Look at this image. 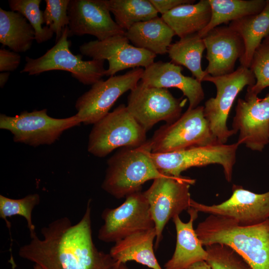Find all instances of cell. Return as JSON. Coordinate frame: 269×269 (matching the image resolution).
<instances>
[{
	"instance_id": "37",
	"label": "cell",
	"mask_w": 269,
	"mask_h": 269,
	"mask_svg": "<svg viewBox=\"0 0 269 269\" xmlns=\"http://www.w3.org/2000/svg\"><path fill=\"white\" fill-rule=\"evenodd\" d=\"M9 76V72H3L0 73V86L1 88H3Z\"/></svg>"
},
{
	"instance_id": "34",
	"label": "cell",
	"mask_w": 269,
	"mask_h": 269,
	"mask_svg": "<svg viewBox=\"0 0 269 269\" xmlns=\"http://www.w3.org/2000/svg\"><path fill=\"white\" fill-rule=\"evenodd\" d=\"M21 57L15 52L2 48L0 49V71L9 72L16 70L20 63Z\"/></svg>"
},
{
	"instance_id": "3",
	"label": "cell",
	"mask_w": 269,
	"mask_h": 269,
	"mask_svg": "<svg viewBox=\"0 0 269 269\" xmlns=\"http://www.w3.org/2000/svg\"><path fill=\"white\" fill-rule=\"evenodd\" d=\"M147 140L137 147H124L107 161L102 188L120 199L141 191L146 181L165 175L156 168L150 156Z\"/></svg>"
},
{
	"instance_id": "8",
	"label": "cell",
	"mask_w": 269,
	"mask_h": 269,
	"mask_svg": "<svg viewBox=\"0 0 269 269\" xmlns=\"http://www.w3.org/2000/svg\"><path fill=\"white\" fill-rule=\"evenodd\" d=\"M239 145L237 142L229 144L217 143L168 153L150 152V156L157 170L165 175L179 177L190 168L217 164L222 166L225 178L230 182Z\"/></svg>"
},
{
	"instance_id": "21",
	"label": "cell",
	"mask_w": 269,
	"mask_h": 269,
	"mask_svg": "<svg viewBox=\"0 0 269 269\" xmlns=\"http://www.w3.org/2000/svg\"><path fill=\"white\" fill-rule=\"evenodd\" d=\"M155 228L131 235L115 243L109 254L117 266L134 261L151 269H163L154 253Z\"/></svg>"
},
{
	"instance_id": "36",
	"label": "cell",
	"mask_w": 269,
	"mask_h": 269,
	"mask_svg": "<svg viewBox=\"0 0 269 269\" xmlns=\"http://www.w3.org/2000/svg\"><path fill=\"white\" fill-rule=\"evenodd\" d=\"M185 269H212L206 261H200L193 263Z\"/></svg>"
},
{
	"instance_id": "7",
	"label": "cell",
	"mask_w": 269,
	"mask_h": 269,
	"mask_svg": "<svg viewBox=\"0 0 269 269\" xmlns=\"http://www.w3.org/2000/svg\"><path fill=\"white\" fill-rule=\"evenodd\" d=\"M203 81L211 82L216 87V96L205 103L204 114L218 141L225 144L230 137L236 134L227 126L233 103L245 87H251L255 84V77L250 68L240 66L229 74L219 76L207 74Z\"/></svg>"
},
{
	"instance_id": "23",
	"label": "cell",
	"mask_w": 269,
	"mask_h": 269,
	"mask_svg": "<svg viewBox=\"0 0 269 269\" xmlns=\"http://www.w3.org/2000/svg\"><path fill=\"white\" fill-rule=\"evenodd\" d=\"M211 17L208 0L180 5L161 16L180 38L200 32L208 25Z\"/></svg>"
},
{
	"instance_id": "12",
	"label": "cell",
	"mask_w": 269,
	"mask_h": 269,
	"mask_svg": "<svg viewBox=\"0 0 269 269\" xmlns=\"http://www.w3.org/2000/svg\"><path fill=\"white\" fill-rule=\"evenodd\" d=\"M103 225L98 239L105 243H116L134 233L155 228L148 202L139 191L129 195L115 208H106L102 213Z\"/></svg>"
},
{
	"instance_id": "22",
	"label": "cell",
	"mask_w": 269,
	"mask_h": 269,
	"mask_svg": "<svg viewBox=\"0 0 269 269\" xmlns=\"http://www.w3.org/2000/svg\"><path fill=\"white\" fill-rule=\"evenodd\" d=\"M125 36L135 47L156 55L165 54L175 35L173 30L158 16L134 24Z\"/></svg>"
},
{
	"instance_id": "1",
	"label": "cell",
	"mask_w": 269,
	"mask_h": 269,
	"mask_svg": "<svg viewBox=\"0 0 269 269\" xmlns=\"http://www.w3.org/2000/svg\"><path fill=\"white\" fill-rule=\"evenodd\" d=\"M91 200L75 224L64 217L41 229L21 246L18 255L42 269H120L109 253L99 251L92 238Z\"/></svg>"
},
{
	"instance_id": "26",
	"label": "cell",
	"mask_w": 269,
	"mask_h": 269,
	"mask_svg": "<svg viewBox=\"0 0 269 269\" xmlns=\"http://www.w3.org/2000/svg\"><path fill=\"white\" fill-rule=\"evenodd\" d=\"M265 0H208L211 17L208 25L198 34L203 37L212 29L243 17L259 13L265 7Z\"/></svg>"
},
{
	"instance_id": "27",
	"label": "cell",
	"mask_w": 269,
	"mask_h": 269,
	"mask_svg": "<svg viewBox=\"0 0 269 269\" xmlns=\"http://www.w3.org/2000/svg\"><path fill=\"white\" fill-rule=\"evenodd\" d=\"M205 49L203 38L194 33L171 44L167 53L172 63L185 66L195 78L202 82L208 74L201 68V59Z\"/></svg>"
},
{
	"instance_id": "16",
	"label": "cell",
	"mask_w": 269,
	"mask_h": 269,
	"mask_svg": "<svg viewBox=\"0 0 269 269\" xmlns=\"http://www.w3.org/2000/svg\"><path fill=\"white\" fill-rule=\"evenodd\" d=\"M232 194L219 204L207 205L192 199L190 207L198 212L222 216L241 226H251L269 218V191L256 193L234 184Z\"/></svg>"
},
{
	"instance_id": "33",
	"label": "cell",
	"mask_w": 269,
	"mask_h": 269,
	"mask_svg": "<svg viewBox=\"0 0 269 269\" xmlns=\"http://www.w3.org/2000/svg\"><path fill=\"white\" fill-rule=\"evenodd\" d=\"M43 18L46 26L56 35V42L60 38L63 30L69 22L68 8L70 0H45Z\"/></svg>"
},
{
	"instance_id": "24",
	"label": "cell",
	"mask_w": 269,
	"mask_h": 269,
	"mask_svg": "<svg viewBox=\"0 0 269 269\" xmlns=\"http://www.w3.org/2000/svg\"><path fill=\"white\" fill-rule=\"evenodd\" d=\"M228 26L241 37L244 52L241 66L249 68L255 51L269 34V0L259 13L231 21Z\"/></svg>"
},
{
	"instance_id": "30",
	"label": "cell",
	"mask_w": 269,
	"mask_h": 269,
	"mask_svg": "<svg viewBox=\"0 0 269 269\" xmlns=\"http://www.w3.org/2000/svg\"><path fill=\"white\" fill-rule=\"evenodd\" d=\"M41 0H9L8 4L11 10L23 15L35 31V40L41 43L50 39L54 32L44 23L43 11L40 9Z\"/></svg>"
},
{
	"instance_id": "25",
	"label": "cell",
	"mask_w": 269,
	"mask_h": 269,
	"mask_svg": "<svg viewBox=\"0 0 269 269\" xmlns=\"http://www.w3.org/2000/svg\"><path fill=\"white\" fill-rule=\"evenodd\" d=\"M35 31L21 13L0 8V42L12 51L25 52L35 40Z\"/></svg>"
},
{
	"instance_id": "11",
	"label": "cell",
	"mask_w": 269,
	"mask_h": 269,
	"mask_svg": "<svg viewBox=\"0 0 269 269\" xmlns=\"http://www.w3.org/2000/svg\"><path fill=\"white\" fill-rule=\"evenodd\" d=\"M144 69H132L123 75L102 79L79 97L75 103V114L84 125L95 124L109 113L117 100L134 89L140 81Z\"/></svg>"
},
{
	"instance_id": "10",
	"label": "cell",
	"mask_w": 269,
	"mask_h": 269,
	"mask_svg": "<svg viewBox=\"0 0 269 269\" xmlns=\"http://www.w3.org/2000/svg\"><path fill=\"white\" fill-rule=\"evenodd\" d=\"M195 181L194 179L182 175H164L154 179L149 188L143 192L155 225V249L163 238L164 228L169 220L190 208L192 199L189 189Z\"/></svg>"
},
{
	"instance_id": "4",
	"label": "cell",
	"mask_w": 269,
	"mask_h": 269,
	"mask_svg": "<svg viewBox=\"0 0 269 269\" xmlns=\"http://www.w3.org/2000/svg\"><path fill=\"white\" fill-rule=\"evenodd\" d=\"M147 141L154 153L220 143L204 116V106L187 109L176 121L160 127Z\"/></svg>"
},
{
	"instance_id": "15",
	"label": "cell",
	"mask_w": 269,
	"mask_h": 269,
	"mask_svg": "<svg viewBox=\"0 0 269 269\" xmlns=\"http://www.w3.org/2000/svg\"><path fill=\"white\" fill-rule=\"evenodd\" d=\"M82 55L96 60H107L108 68L105 76H114L129 68H146L154 62L156 55L130 44L124 34L117 35L103 40L85 42L79 47Z\"/></svg>"
},
{
	"instance_id": "13",
	"label": "cell",
	"mask_w": 269,
	"mask_h": 269,
	"mask_svg": "<svg viewBox=\"0 0 269 269\" xmlns=\"http://www.w3.org/2000/svg\"><path fill=\"white\" fill-rule=\"evenodd\" d=\"M183 102L166 88L147 86L140 81L130 91L127 107L147 132L160 121L170 124L182 115Z\"/></svg>"
},
{
	"instance_id": "28",
	"label": "cell",
	"mask_w": 269,
	"mask_h": 269,
	"mask_svg": "<svg viewBox=\"0 0 269 269\" xmlns=\"http://www.w3.org/2000/svg\"><path fill=\"white\" fill-rule=\"evenodd\" d=\"M116 23L125 31L134 24L158 16L149 0H106Z\"/></svg>"
},
{
	"instance_id": "38",
	"label": "cell",
	"mask_w": 269,
	"mask_h": 269,
	"mask_svg": "<svg viewBox=\"0 0 269 269\" xmlns=\"http://www.w3.org/2000/svg\"><path fill=\"white\" fill-rule=\"evenodd\" d=\"M120 269H128L126 264H122L120 267Z\"/></svg>"
},
{
	"instance_id": "2",
	"label": "cell",
	"mask_w": 269,
	"mask_h": 269,
	"mask_svg": "<svg viewBox=\"0 0 269 269\" xmlns=\"http://www.w3.org/2000/svg\"><path fill=\"white\" fill-rule=\"evenodd\" d=\"M195 231L203 246L226 245L252 269H269V218L256 225L241 226L232 219L210 215Z\"/></svg>"
},
{
	"instance_id": "9",
	"label": "cell",
	"mask_w": 269,
	"mask_h": 269,
	"mask_svg": "<svg viewBox=\"0 0 269 269\" xmlns=\"http://www.w3.org/2000/svg\"><path fill=\"white\" fill-rule=\"evenodd\" d=\"M81 123L76 115L65 118L51 117L46 109L24 111L13 117L0 115V128L9 131L15 142L34 147L54 143L65 131Z\"/></svg>"
},
{
	"instance_id": "17",
	"label": "cell",
	"mask_w": 269,
	"mask_h": 269,
	"mask_svg": "<svg viewBox=\"0 0 269 269\" xmlns=\"http://www.w3.org/2000/svg\"><path fill=\"white\" fill-rule=\"evenodd\" d=\"M106 0H70L68 8L70 36L85 34L101 41L124 34L112 18Z\"/></svg>"
},
{
	"instance_id": "19",
	"label": "cell",
	"mask_w": 269,
	"mask_h": 269,
	"mask_svg": "<svg viewBox=\"0 0 269 269\" xmlns=\"http://www.w3.org/2000/svg\"><path fill=\"white\" fill-rule=\"evenodd\" d=\"M182 70V66L172 62H154L144 68L140 81L150 87L178 89L188 99L187 109H193L199 106L204 99V90L201 82L184 76Z\"/></svg>"
},
{
	"instance_id": "20",
	"label": "cell",
	"mask_w": 269,
	"mask_h": 269,
	"mask_svg": "<svg viewBox=\"0 0 269 269\" xmlns=\"http://www.w3.org/2000/svg\"><path fill=\"white\" fill-rule=\"evenodd\" d=\"M187 212L190 215L187 222H183L179 215L172 219L176 232V247L172 257L165 263L164 269H185L195 262L207 260V252L193 228L198 212L191 207Z\"/></svg>"
},
{
	"instance_id": "39",
	"label": "cell",
	"mask_w": 269,
	"mask_h": 269,
	"mask_svg": "<svg viewBox=\"0 0 269 269\" xmlns=\"http://www.w3.org/2000/svg\"><path fill=\"white\" fill-rule=\"evenodd\" d=\"M33 269H42L38 265H34Z\"/></svg>"
},
{
	"instance_id": "6",
	"label": "cell",
	"mask_w": 269,
	"mask_h": 269,
	"mask_svg": "<svg viewBox=\"0 0 269 269\" xmlns=\"http://www.w3.org/2000/svg\"><path fill=\"white\" fill-rule=\"evenodd\" d=\"M69 30L66 26L56 44L44 54L37 58L25 57L26 63L21 73L29 75L52 70L66 71L72 77L85 85H92L105 76L104 60H82V55H74L68 40Z\"/></svg>"
},
{
	"instance_id": "5",
	"label": "cell",
	"mask_w": 269,
	"mask_h": 269,
	"mask_svg": "<svg viewBox=\"0 0 269 269\" xmlns=\"http://www.w3.org/2000/svg\"><path fill=\"white\" fill-rule=\"evenodd\" d=\"M146 132L121 104L94 125L89 135L88 151L104 157L115 149L137 147L146 141Z\"/></svg>"
},
{
	"instance_id": "40",
	"label": "cell",
	"mask_w": 269,
	"mask_h": 269,
	"mask_svg": "<svg viewBox=\"0 0 269 269\" xmlns=\"http://www.w3.org/2000/svg\"><path fill=\"white\" fill-rule=\"evenodd\" d=\"M264 40L269 41V34L264 39Z\"/></svg>"
},
{
	"instance_id": "35",
	"label": "cell",
	"mask_w": 269,
	"mask_h": 269,
	"mask_svg": "<svg viewBox=\"0 0 269 269\" xmlns=\"http://www.w3.org/2000/svg\"><path fill=\"white\" fill-rule=\"evenodd\" d=\"M156 11L163 15L173 8L184 4L193 3L192 0H149Z\"/></svg>"
},
{
	"instance_id": "29",
	"label": "cell",
	"mask_w": 269,
	"mask_h": 269,
	"mask_svg": "<svg viewBox=\"0 0 269 269\" xmlns=\"http://www.w3.org/2000/svg\"><path fill=\"white\" fill-rule=\"evenodd\" d=\"M40 202V196L37 193L28 194L23 198L15 199L0 195V217L4 220L10 232L11 224L7 218L19 215L26 221L30 237L36 234L35 227L32 221V212Z\"/></svg>"
},
{
	"instance_id": "31",
	"label": "cell",
	"mask_w": 269,
	"mask_h": 269,
	"mask_svg": "<svg viewBox=\"0 0 269 269\" xmlns=\"http://www.w3.org/2000/svg\"><path fill=\"white\" fill-rule=\"evenodd\" d=\"M207 262L212 269H252L250 265L237 252L223 244L205 246Z\"/></svg>"
},
{
	"instance_id": "32",
	"label": "cell",
	"mask_w": 269,
	"mask_h": 269,
	"mask_svg": "<svg viewBox=\"0 0 269 269\" xmlns=\"http://www.w3.org/2000/svg\"><path fill=\"white\" fill-rule=\"evenodd\" d=\"M249 68L254 75L256 82L247 87V92L258 96L269 87V41L264 40L256 49Z\"/></svg>"
},
{
	"instance_id": "14",
	"label": "cell",
	"mask_w": 269,
	"mask_h": 269,
	"mask_svg": "<svg viewBox=\"0 0 269 269\" xmlns=\"http://www.w3.org/2000/svg\"><path fill=\"white\" fill-rule=\"evenodd\" d=\"M232 130L239 132L237 142L253 151H262L269 144V92L263 98L246 92L239 98Z\"/></svg>"
},
{
	"instance_id": "18",
	"label": "cell",
	"mask_w": 269,
	"mask_h": 269,
	"mask_svg": "<svg viewBox=\"0 0 269 269\" xmlns=\"http://www.w3.org/2000/svg\"><path fill=\"white\" fill-rule=\"evenodd\" d=\"M208 65L205 70L212 76L233 72L237 60L244 52V45L240 35L228 26H219L203 37Z\"/></svg>"
}]
</instances>
